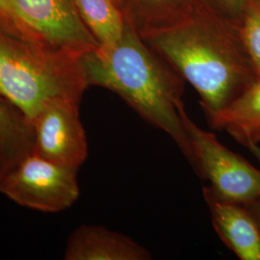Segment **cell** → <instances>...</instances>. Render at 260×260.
Here are the masks:
<instances>
[{
  "instance_id": "cell-11",
  "label": "cell",
  "mask_w": 260,
  "mask_h": 260,
  "mask_svg": "<svg viewBox=\"0 0 260 260\" xmlns=\"http://www.w3.org/2000/svg\"><path fill=\"white\" fill-rule=\"evenodd\" d=\"M34 149L32 121L0 95V182Z\"/></svg>"
},
{
  "instance_id": "cell-10",
  "label": "cell",
  "mask_w": 260,
  "mask_h": 260,
  "mask_svg": "<svg viewBox=\"0 0 260 260\" xmlns=\"http://www.w3.org/2000/svg\"><path fill=\"white\" fill-rule=\"evenodd\" d=\"M214 129L226 130L245 147L260 142V76L222 110L206 116Z\"/></svg>"
},
{
  "instance_id": "cell-19",
  "label": "cell",
  "mask_w": 260,
  "mask_h": 260,
  "mask_svg": "<svg viewBox=\"0 0 260 260\" xmlns=\"http://www.w3.org/2000/svg\"><path fill=\"white\" fill-rule=\"evenodd\" d=\"M120 8H121V11L123 9V6H124V0H113Z\"/></svg>"
},
{
  "instance_id": "cell-20",
  "label": "cell",
  "mask_w": 260,
  "mask_h": 260,
  "mask_svg": "<svg viewBox=\"0 0 260 260\" xmlns=\"http://www.w3.org/2000/svg\"><path fill=\"white\" fill-rule=\"evenodd\" d=\"M256 1H257V3L260 5V0H256Z\"/></svg>"
},
{
  "instance_id": "cell-12",
  "label": "cell",
  "mask_w": 260,
  "mask_h": 260,
  "mask_svg": "<svg viewBox=\"0 0 260 260\" xmlns=\"http://www.w3.org/2000/svg\"><path fill=\"white\" fill-rule=\"evenodd\" d=\"M202 0H124L122 12L141 33L164 27L182 19Z\"/></svg>"
},
{
  "instance_id": "cell-1",
  "label": "cell",
  "mask_w": 260,
  "mask_h": 260,
  "mask_svg": "<svg viewBox=\"0 0 260 260\" xmlns=\"http://www.w3.org/2000/svg\"><path fill=\"white\" fill-rule=\"evenodd\" d=\"M140 36L195 88L205 117L228 106L259 77L239 24L203 0L182 19Z\"/></svg>"
},
{
  "instance_id": "cell-3",
  "label": "cell",
  "mask_w": 260,
  "mask_h": 260,
  "mask_svg": "<svg viewBox=\"0 0 260 260\" xmlns=\"http://www.w3.org/2000/svg\"><path fill=\"white\" fill-rule=\"evenodd\" d=\"M81 58L48 46L0 12V95L30 121L57 99L81 103L89 87Z\"/></svg>"
},
{
  "instance_id": "cell-5",
  "label": "cell",
  "mask_w": 260,
  "mask_h": 260,
  "mask_svg": "<svg viewBox=\"0 0 260 260\" xmlns=\"http://www.w3.org/2000/svg\"><path fill=\"white\" fill-rule=\"evenodd\" d=\"M0 194L32 210L61 212L74 205L80 195L77 170L33 151L3 178Z\"/></svg>"
},
{
  "instance_id": "cell-8",
  "label": "cell",
  "mask_w": 260,
  "mask_h": 260,
  "mask_svg": "<svg viewBox=\"0 0 260 260\" xmlns=\"http://www.w3.org/2000/svg\"><path fill=\"white\" fill-rule=\"evenodd\" d=\"M214 229L225 246L241 260H260V229L245 205L223 201L204 188Z\"/></svg>"
},
{
  "instance_id": "cell-4",
  "label": "cell",
  "mask_w": 260,
  "mask_h": 260,
  "mask_svg": "<svg viewBox=\"0 0 260 260\" xmlns=\"http://www.w3.org/2000/svg\"><path fill=\"white\" fill-rule=\"evenodd\" d=\"M181 117L197 161V174L210 181L214 194L245 206L258 201L259 170L224 147L212 133L197 125L185 108L181 110Z\"/></svg>"
},
{
  "instance_id": "cell-7",
  "label": "cell",
  "mask_w": 260,
  "mask_h": 260,
  "mask_svg": "<svg viewBox=\"0 0 260 260\" xmlns=\"http://www.w3.org/2000/svg\"><path fill=\"white\" fill-rule=\"evenodd\" d=\"M80 103L57 99L33 118L34 151L65 167L77 170L88 157V143L79 117Z\"/></svg>"
},
{
  "instance_id": "cell-9",
  "label": "cell",
  "mask_w": 260,
  "mask_h": 260,
  "mask_svg": "<svg viewBox=\"0 0 260 260\" xmlns=\"http://www.w3.org/2000/svg\"><path fill=\"white\" fill-rule=\"evenodd\" d=\"M66 260H149L145 247L128 236L102 225L83 224L72 233L66 245Z\"/></svg>"
},
{
  "instance_id": "cell-18",
  "label": "cell",
  "mask_w": 260,
  "mask_h": 260,
  "mask_svg": "<svg viewBox=\"0 0 260 260\" xmlns=\"http://www.w3.org/2000/svg\"><path fill=\"white\" fill-rule=\"evenodd\" d=\"M0 12H4V13H8L10 14L9 9H8V6L6 4V2L4 0H0ZM11 15V14H10ZM12 16V15H11Z\"/></svg>"
},
{
  "instance_id": "cell-16",
  "label": "cell",
  "mask_w": 260,
  "mask_h": 260,
  "mask_svg": "<svg viewBox=\"0 0 260 260\" xmlns=\"http://www.w3.org/2000/svg\"><path fill=\"white\" fill-rule=\"evenodd\" d=\"M247 207L251 211L252 216L254 217V219H255V221H256V223L258 224L260 229V199L258 201L254 202L253 204L248 205Z\"/></svg>"
},
{
  "instance_id": "cell-17",
  "label": "cell",
  "mask_w": 260,
  "mask_h": 260,
  "mask_svg": "<svg viewBox=\"0 0 260 260\" xmlns=\"http://www.w3.org/2000/svg\"><path fill=\"white\" fill-rule=\"evenodd\" d=\"M246 148L249 149L251 153H252L255 157L257 158V160L260 162V148L258 147V145H256V144H251V145L247 146Z\"/></svg>"
},
{
  "instance_id": "cell-14",
  "label": "cell",
  "mask_w": 260,
  "mask_h": 260,
  "mask_svg": "<svg viewBox=\"0 0 260 260\" xmlns=\"http://www.w3.org/2000/svg\"><path fill=\"white\" fill-rule=\"evenodd\" d=\"M239 29L245 47L260 76V5L250 0L245 10Z\"/></svg>"
},
{
  "instance_id": "cell-2",
  "label": "cell",
  "mask_w": 260,
  "mask_h": 260,
  "mask_svg": "<svg viewBox=\"0 0 260 260\" xmlns=\"http://www.w3.org/2000/svg\"><path fill=\"white\" fill-rule=\"evenodd\" d=\"M81 60L89 87L117 93L142 119L167 133L198 172L181 117L184 80L147 45L127 19L119 41L98 46Z\"/></svg>"
},
{
  "instance_id": "cell-13",
  "label": "cell",
  "mask_w": 260,
  "mask_h": 260,
  "mask_svg": "<svg viewBox=\"0 0 260 260\" xmlns=\"http://www.w3.org/2000/svg\"><path fill=\"white\" fill-rule=\"evenodd\" d=\"M85 25L101 46H109L121 39L126 19L113 0H75Z\"/></svg>"
},
{
  "instance_id": "cell-6",
  "label": "cell",
  "mask_w": 260,
  "mask_h": 260,
  "mask_svg": "<svg viewBox=\"0 0 260 260\" xmlns=\"http://www.w3.org/2000/svg\"><path fill=\"white\" fill-rule=\"evenodd\" d=\"M4 1L23 27L53 48L83 56L100 46L81 19L75 0Z\"/></svg>"
},
{
  "instance_id": "cell-15",
  "label": "cell",
  "mask_w": 260,
  "mask_h": 260,
  "mask_svg": "<svg viewBox=\"0 0 260 260\" xmlns=\"http://www.w3.org/2000/svg\"><path fill=\"white\" fill-rule=\"evenodd\" d=\"M218 14L239 24L250 0H203Z\"/></svg>"
}]
</instances>
